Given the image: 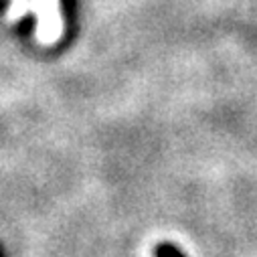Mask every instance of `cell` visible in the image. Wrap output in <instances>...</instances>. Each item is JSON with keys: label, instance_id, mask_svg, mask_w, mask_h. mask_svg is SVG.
I'll return each instance as SVG.
<instances>
[{"label": "cell", "instance_id": "1", "mask_svg": "<svg viewBox=\"0 0 257 257\" xmlns=\"http://www.w3.org/2000/svg\"><path fill=\"white\" fill-rule=\"evenodd\" d=\"M154 255H156V257H184V253H182L178 247L170 245V243H162V245H158L156 251H154Z\"/></svg>", "mask_w": 257, "mask_h": 257}]
</instances>
